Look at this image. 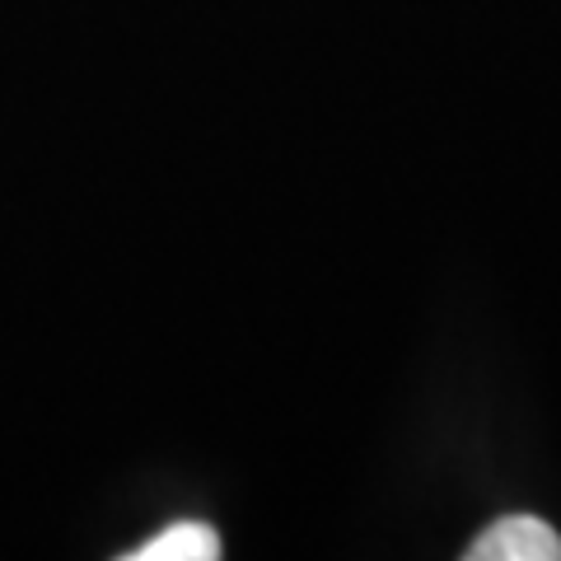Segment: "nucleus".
<instances>
[{"instance_id": "1", "label": "nucleus", "mask_w": 561, "mask_h": 561, "mask_svg": "<svg viewBox=\"0 0 561 561\" xmlns=\"http://www.w3.org/2000/svg\"><path fill=\"white\" fill-rule=\"evenodd\" d=\"M468 561H561V534L542 515H501L472 538Z\"/></svg>"}, {"instance_id": "2", "label": "nucleus", "mask_w": 561, "mask_h": 561, "mask_svg": "<svg viewBox=\"0 0 561 561\" xmlns=\"http://www.w3.org/2000/svg\"><path fill=\"white\" fill-rule=\"evenodd\" d=\"M210 557H220V538L202 519H179L154 534L146 548L127 552V561H210Z\"/></svg>"}]
</instances>
